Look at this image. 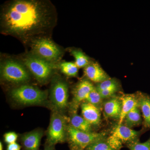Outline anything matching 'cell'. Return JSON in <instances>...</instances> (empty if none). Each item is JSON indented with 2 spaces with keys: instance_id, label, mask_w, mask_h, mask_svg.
Masks as SVG:
<instances>
[{
  "instance_id": "cell-25",
  "label": "cell",
  "mask_w": 150,
  "mask_h": 150,
  "mask_svg": "<svg viewBox=\"0 0 150 150\" xmlns=\"http://www.w3.org/2000/svg\"><path fill=\"white\" fill-rule=\"evenodd\" d=\"M4 138L5 142L9 144L16 142L18 139V135L15 132H10L5 134Z\"/></svg>"
},
{
  "instance_id": "cell-17",
  "label": "cell",
  "mask_w": 150,
  "mask_h": 150,
  "mask_svg": "<svg viewBox=\"0 0 150 150\" xmlns=\"http://www.w3.org/2000/svg\"><path fill=\"white\" fill-rule=\"evenodd\" d=\"M71 126L79 131L86 132H92V125L83 117L73 113L70 118Z\"/></svg>"
},
{
  "instance_id": "cell-18",
  "label": "cell",
  "mask_w": 150,
  "mask_h": 150,
  "mask_svg": "<svg viewBox=\"0 0 150 150\" xmlns=\"http://www.w3.org/2000/svg\"><path fill=\"white\" fill-rule=\"evenodd\" d=\"M141 112L139 105L129 112L123 121L125 126L131 128L141 125L142 121Z\"/></svg>"
},
{
  "instance_id": "cell-4",
  "label": "cell",
  "mask_w": 150,
  "mask_h": 150,
  "mask_svg": "<svg viewBox=\"0 0 150 150\" xmlns=\"http://www.w3.org/2000/svg\"><path fill=\"white\" fill-rule=\"evenodd\" d=\"M1 75L4 80L11 83H24L30 79L28 70L23 63L14 59H7L1 63Z\"/></svg>"
},
{
  "instance_id": "cell-3",
  "label": "cell",
  "mask_w": 150,
  "mask_h": 150,
  "mask_svg": "<svg viewBox=\"0 0 150 150\" xmlns=\"http://www.w3.org/2000/svg\"><path fill=\"white\" fill-rule=\"evenodd\" d=\"M23 63L39 82H46L57 68L52 64L33 55L32 53L24 57Z\"/></svg>"
},
{
  "instance_id": "cell-23",
  "label": "cell",
  "mask_w": 150,
  "mask_h": 150,
  "mask_svg": "<svg viewBox=\"0 0 150 150\" xmlns=\"http://www.w3.org/2000/svg\"><path fill=\"white\" fill-rule=\"evenodd\" d=\"M130 150H150V137L144 143H140L138 140L129 143L127 145Z\"/></svg>"
},
{
  "instance_id": "cell-27",
  "label": "cell",
  "mask_w": 150,
  "mask_h": 150,
  "mask_svg": "<svg viewBox=\"0 0 150 150\" xmlns=\"http://www.w3.org/2000/svg\"><path fill=\"white\" fill-rule=\"evenodd\" d=\"M21 146L16 142L9 144L7 146L6 150H20Z\"/></svg>"
},
{
  "instance_id": "cell-15",
  "label": "cell",
  "mask_w": 150,
  "mask_h": 150,
  "mask_svg": "<svg viewBox=\"0 0 150 150\" xmlns=\"http://www.w3.org/2000/svg\"><path fill=\"white\" fill-rule=\"evenodd\" d=\"M122 108L118 124H122L126 115L137 106H138L137 97L133 95H125L121 98Z\"/></svg>"
},
{
  "instance_id": "cell-5",
  "label": "cell",
  "mask_w": 150,
  "mask_h": 150,
  "mask_svg": "<svg viewBox=\"0 0 150 150\" xmlns=\"http://www.w3.org/2000/svg\"><path fill=\"white\" fill-rule=\"evenodd\" d=\"M12 98L19 104L30 105L42 104L46 101L47 92L34 86L23 85L11 91Z\"/></svg>"
},
{
  "instance_id": "cell-16",
  "label": "cell",
  "mask_w": 150,
  "mask_h": 150,
  "mask_svg": "<svg viewBox=\"0 0 150 150\" xmlns=\"http://www.w3.org/2000/svg\"><path fill=\"white\" fill-rule=\"evenodd\" d=\"M104 112L108 118H120L122 108V103L120 98H112L104 103Z\"/></svg>"
},
{
  "instance_id": "cell-24",
  "label": "cell",
  "mask_w": 150,
  "mask_h": 150,
  "mask_svg": "<svg viewBox=\"0 0 150 150\" xmlns=\"http://www.w3.org/2000/svg\"><path fill=\"white\" fill-rule=\"evenodd\" d=\"M115 87H118L117 82L114 79H110L100 83L96 88L98 91H100Z\"/></svg>"
},
{
  "instance_id": "cell-7",
  "label": "cell",
  "mask_w": 150,
  "mask_h": 150,
  "mask_svg": "<svg viewBox=\"0 0 150 150\" xmlns=\"http://www.w3.org/2000/svg\"><path fill=\"white\" fill-rule=\"evenodd\" d=\"M141 133L125 125L118 124L114 127L106 141L112 149L119 150L123 144H128L138 140Z\"/></svg>"
},
{
  "instance_id": "cell-14",
  "label": "cell",
  "mask_w": 150,
  "mask_h": 150,
  "mask_svg": "<svg viewBox=\"0 0 150 150\" xmlns=\"http://www.w3.org/2000/svg\"><path fill=\"white\" fill-rule=\"evenodd\" d=\"M137 99L138 105L142 112L144 128L150 130V96L141 93Z\"/></svg>"
},
{
  "instance_id": "cell-20",
  "label": "cell",
  "mask_w": 150,
  "mask_h": 150,
  "mask_svg": "<svg viewBox=\"0 0 150 150\" xmlns=\"http://www.w3.org/2000/svg\"><path fill=\"white\" fill-rule=\"evenodd\" d=\"M59 67L62 73L69 76L75 77L78 74L79 68L75 63L62 62L59 64Z\"/></svg>"
},
{
  "instance_id": "cell-10",
  "label": "cell",
  "mask_w": 150,
  "mask_h": 150,
  "mask_svg": "<svg viewBox=\"0 0 150 150\" xmlns=\"http://www.w3.org/2000/svg\"><path fill=\"white\" fill-rule=\"evenodd\" d=\"M94 88L93 84L87 80L81 81L76 85L73 91V99L71 105L73 113H76L79 105L84 101L88 94Z\"/></svg>"
},
{
  "instance_id": "cell-2",
  "label": "cell",
  "mask_w": 150,
  "mask_h": 150,
  "mask_svg": "<svg viewBox=\"0 0 150 150\" xmlns=\"http://www.w3.org/2000/svg\"><path fill=\"white\" fill-rule=\"evenodd\" d=\"M30 44L32 54L50 63L56 64L62 58V49L48 37L38 38Z\"/></svg>"
},
{
  "instance_id": "cell-11",
  "label": "cell",
  "mask_w": 150,
  "mask_h": 150,
  "mask_svg": "<svg viewBox=\"0 0 150 150\" xmlns=\"http://www.w3.org/2000/svg\"><path fill=\"white\" fill-rule=\"evenodd\" d=\"M84 73L88 79L96 83H101L110 79L104 70L98 63H90L84 68Z\"/></svg>"
},
{
  "instance_id": "cell-22",
  "label": "cell",
  "mask_w": 150,
  "mask_h": 150,
  "mask_svg": "<svg viewBox=\"0 0 150 150\" xmlns=\"http://www.w3.org/2000/svg\"><path fill=\"white\" fill-rule=\"evenodd\" d=\"M86 150H115L104 139L100 140L93 143L86 148Z\"/></svg>"
},
{
  "instance_id": "cell-13",
  "label": "cell",
  "mask_w": 150,
  "mask_h": 150,
  "mask_svg": "<svg viewBox=\"0 0 150 150\" xmlns=\"http://www.w3.org/2000/svg\"><path fill=\"white\" fill-rule=\"evenodd\" d=\"M43 136L41 130H36L25 134L21 138L25 150H39L40 141Z\"/></svg>"
},
{
  "instance_id": "cell-6",
  "label": "cell",
  "mask_w": 150,
  "mask_h": 150,
  "mask_svg": "<svg viewBox=\"0 0 150 150\" xmlns=\"http://www.w3.org/2000/svg\"><path fill=\"white\" fill-rule=\"evenodd\" d=\"M67 133L72 148L83 150L94 142L104 139V133L86 132L74 129L70 125L67 127Z\"/></svg>"
},
{
  "instance_id": "cell-12",
  "label": "cell",
  "mask_w": 150,
  "mask_h": 150,
  "mask_svg": "<svg viewBox=\"0 0 150 150\" xmlns=\"http://www.w3.org/2000/svg\"><path fill=\"white\" fill-rule=\"evenodd\" d=\"M82 114L86 121L92 125L98 126L101 122V115L99 108L88 102L81 104Z\"/></svg>"
},
{
  "instance_id": "cell-19",
  "label": "cell",
  "mask_w": 150,
  "mask_h": 150,
  "mask_svg": "<svg viewBox=\"0 0 150 150\" xmlns=\"http://www.w3.org/2000/svg\"><path fill=\"white\" fill-rule=\"evenodd\" d=\"M70 53L74 58L75 64L78 68H85L89 64L88 57L82 51L77 49H71Z\"/></svg>"
},
{
  "instance_id": "cell-30",
  "label": "cell",
  "mask_w": 150,
  "mask_h": 150,
  "mask_svg": "<svg viewBox=\"0 0 150 150\" xmlns=\"http://www.w3.org/2000/svg\"><path fill=\"white\" fill-rule=\"evenodd\" d=\"M71 150H83L80 149H76V148H71Z\"/></svg>"
},
{
  "instance_id": "cell-29",
  "label": "cell",
  "mask_w": 150,
  "mask_h": 150,
  "mask_svg": "<svg viewBox=\"0 0 150 150\" xmlns=\"http://www.w3.org/2000/svg\"><path fill=\"white\" fill-rule=\"evenodd\" d=\"M0 150H3V146L1 142H0Z\"/></svg>"
},
{
  "instance_id": "cell-1",
  "label": "cell",
  "mask_w": 150,
  "mask_h": 150,
  "mask_svg": "<svg viewBox=\"0 0 150 150\" xmlns=\"http://www.w3.org/2000/svg\"><path fill=\"white\" fill-rule=\"evenodd\" d=\"M56 20L55 9L48 1L14 0L2 8L1 32L30 43L45 36L54 27Z\"/></svg>"
},
{
  "instance_id": "cell-8",
  "label": "cell",
  "mask_w": 150,
  "mask_h": 150,
  "mask_svg": "<svg viewBox=\"0 0 150 150\" xmlns=\"http://www.w3.org/2000/svg\"><path fill=\"white\" fill-rule=\"evenodd\" d=\"M67 127L65 118L58 112H54L51 116L47 133L48 144L54 146L65 141Z\"/></svg>"
},
{
  "instance_id": "cell-26",
  "label": "cell",
  "mask_w": 150,
  "mask_h": 150,
  "mask_svg": "<svg viewBox=\"0 0 150 150\" xmlns=\"http://www.w3.org/2000/svg\"><path fill=\"white\" fill-rule=\"evenodd\" d=\"M117 89H118V87H115L112 88L98 91V92L100 94V96L102 99H103V98H108L110 97V96H112L115 92L117 91Z\"/></svg>"
},
{
  "instance_id": "cell-9",
  "label": "cell",
  "mask_w": 150,
  "mask_h": 150,
  "mask_svg": "<svg viewBox=\"0 0 150 150\" xmlns=\"http://www.w3.org/2000/svg\"><path fill=\"white\" fill-rule=\"evenodd\" d=\"M50 98L57 110H64L68 106L69 88L67 83L60 78L54 80L51 86Z\"/></svg>"
},
{
  "instance_id": "cell-21",
  "label": "cell",
  "mask_w": 150,
  "mask_h": 150,
  "mask_svg": "<svg viewBox=\"0 0 150 150\" xmlns=\"http://www.w3.org/2000/svg\"><path fill=\"white\" fill-rule=\"evenodd\" d=\"M102 98L96 88H94L88 95L84 101L99 108L102 102Z\"/></svg>"
},
{
  "instance_id": "cell-28",
  "label": "cell",
  "mask_w": 150,
  "mask_h": 150,
  "mask_svg": "<svg viewBox=\"0 0 150 150\" xmlns=\"http://www.w3.org/2000/svg\"><path fill=\"white\" fill-rule=\"evenodd\" d=\"M44 150H55L54 146H52L47 144L45 147Z\"/></svg>"
}]
</instances>
